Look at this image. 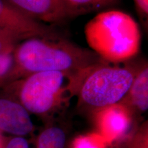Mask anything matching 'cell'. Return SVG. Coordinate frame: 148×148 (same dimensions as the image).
I'll return each mask as SVG.
<instances>
[{
  "label": "cell",
  "mask_w": 148,
  "mask_h": 148,
  "mask_svg": "<svg viewBox=\"0 0 148 148\" xmlns=\"http://www.w3.org/2000/svg\"><path fill=\"white\" fill-rule=\"evenodd\" d=\"M121 103L138 112H145L148 109V65L140 64L127 94ZM120 103V102H119Z\"/></svg>",
  "instance_id": "9"
},
{
  "label": "cell",
  "mask_w": 148,
  "mask_h": 148,
  "mask_svg": "<svg viewBox=\"0 0 148 148\" xmlns=\"http://www.w3.org/2000/svg\"><path fill=\"white\" fill-rule=\"evenodd\" d=\"M21 41L12 34L0 29V55L12 53L17 44Z\"/></svg>",
  "instance_id": "13"
},
{
  "label": "cell",
  "mask_w": 148,
  "mask_h": 148,
  "mask_svg": "<svg viewBox=\"0 0 148 148\" xmlns=\"http://www.w3.org/2000/svg\"><path fill=\"white\" fill-rule=\"evenodd\" d=\"M2 148H29V145L28 141L23 136H14Z\"/></svg>",
  "instance_id": "15"
},
{
  "label": "cell",
  "mask_w": 148,
  "mask_h": 148,
  "mask_svg": "<svg viewBox=\"0 0 148 148\" xmlns=\"http://www.w3.org/2000/svg\"><path fill=\"white\" fill-rule=\"evenodd\" d=\"M97 113L101 128L112 138L124 134L130 125V110L121 103L97 110Z\"/></svg>",
  "instance_id": "8"
},
{
  "label": "cell",
  "mask_w": 148,
  "mask_h": 148,
  "mask_svg": "<svg viewBox=\"0 0 148 148\" xmlns=\"http://www.w3.org/2000/svg\"><path fill=\"white\" fill-rule=\"evenodd\" d=\"M72 79L64 73H34L3 88L29 113L45 115L58 106L63 92L71 90Z\"/></svg>",
  "instance_id": "4"
},
{
  "label": "cell",
  "mask_w": 148,
  "mask_h": 148,
  "mask_svg": "<svg viewBox=\"0 0 148 148\" xmlns=\"http://www.w3.org/2000/svg\"><path fill=\"white\" fill-rule=\"evenodd\" d=\"M136 12L144 26L147 27L148 0H133Z\"/></svg>",
  "instance_id": "14"
},
{
  "label": "cell",
  "mask_w": 148,
  "mask_h": 148,
  "mask_svg": "<svg viewBox=\"0 0 148 148\" xmlns=\"http://www.w3.org/2000/svg\"><path fill=\"white\" fill-rule=\"evenodd\" d=\"M14 82L42 71H57L72 79L71 86L85 72L104 62L91 49L77 45L60 36L32 37L14 48Z\"/></svg>",
  "instance_id": "1"
},
{
  "label": "cell",
  "mask_w": 148,
  "mask_h": 148,
  "mask_svg": "<svg viewBox=\"0 0 148 148\" xmlns=\"http://www.w3.org/2000/svg\"><path fill=\"white\" fill-rule=\"evenodd\" d=\"M14 60L12 53L0 55V88L14 82Z\"/></svg>",
  "instance_id": "12"
},
{
  "label": "cell",
  "mask_w": 148,
  "mask_h": 148,
  "mask_svg": "<svg viewBox=\"0 0 148 148\" xmlns=\"http://www.w3.org/2000/svg\"><path fill=\"white\" fill-rule=\"evenodd\" d=\"M118 0H62L66 18L94 12L114 4Z\"/></svg>",
  "instance_id": "10"
},
{
  "label": "cell",
  "mask_w": 148,
  "mask_h": 148,
  "mask_svg": "<svg viewBox=\"0 0 148 148\" xmlns=\"http://www.w3.org/2000/svg\"><path fill=\"white\" fill-rule=\"evenodd\" d=\"M141 63L123 66L104 62L88 69L77 82L79 103L96 110L121 102Z\"/></svg>",
  "instance_id": "3"
},
{
  "label": "cell",
  "mask_w": 148,
  "mask_h": 148,
  "mask_svg": "<svg viewBox=\"0 0 148 148\" xmlns=\"http://www.w3.org/2000/svg\"><path fill=\"white\" fill-rule=\"evenodd\" d=\"M66 134L60 127L50 126L44 130L38 136L37 148H64Z\"/></svg>",
  "instance_id": "11"
},
{
  "label": "cell",
  "mask_w": 148,
  "mask_h": 148,
  "mask_svg": "<svg viewBox=\"0 0 148 148\" xmlns=\"http://www.w3.org/2000/svg\"><path fill=\"white\" fill-rule=\"evenodd\" d=\"M74 148H99L88 137H79L74 143Z\"/></svg>",
  "instance_id": "16"
},
{
  "label": "cell",
  "mask_w": 148,
  "mask_h": 148,
  "mask_svg": "<svg viewBox=\"0 0 148 148\" xmlns=\"http://www.w3.org/2000/svg\"><path fill=\"white\" fill-rule=\"evenodd\" d=\"M0 29L23 40L32 37H59L50 25L28 17L5 0H0Z\"/></svg>",
  "instance_id": "5"
},
{
  "label": "cell",
  "mask_w": 148,
  "mask_h": 148,
  "mask_svg": "<svg viewBox=\"0 0 148 148\" xmlns=\"http://www.w3.org/2000/svg\"><path fill=\"white\" fill-rule=\"evenodd\" d=\"M33 130L30 113L21 103L8 92L0 94V132L23 136Z\"/></svg>",
  "instance_id": "6"
},
{
  "label": "cell",
  "mask_w": 148,
  "mask_h": 148,
  "mask_svg": "<svg viewBox=\"0 0 148 148\" xmlns=\"http://www.w3.org/2000/svg\"><path fill=\"white\" fill-rule=\"evenodd\" d=\"M89 49L110 63L126 62L140 51L139 25L130 14L119 10L103 11L84 27Z\"/></svg>",
  "instance_id": "2"
},
{
  "label": "cell",
  "mask_w": 148,
  "mask_h": 148,
  "mask_svg": "<svg viewBox=\"0 0 148 148\" xmlns=\"http://www.w3.org/2000/svg\"><path fill=\"white\" fill-rule=\"evenodd\" d=\"M3 145H2V143H1V137H0V148H2Z\"/></svg>",
  "instance_id": "17"
},
{
  "label": "cell",
  "mask_w": 148,
  "mask_h": 148,
  "mask_svg": "<svg viewBox=\"0 0 148 148\" xmlns=\"http://www.w3.org/2000/svg\"><path fill=\"white\" fill-rule=\"evenodd\" d=\"M16 10L40 23H58L66 18L62 0H5Z\"/></svg>",
  "instance_id": "7"
}]
</instances>
